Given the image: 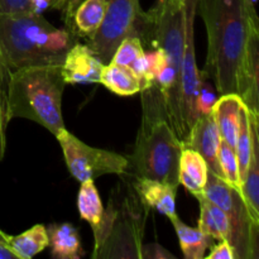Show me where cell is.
I'll return each mask as SVG.
<instances>
[{"label":"cell","mask_w":259,"mask_h":259,"mask_svg":"<svg viewBox=\"0 0 259 259\" xmlns=\"http://www.w3.org/2000/svg\"><path fill=\"white\" fill-rule=\"evenodd\" d=\"M66 81L61 66H30L12 71L8 80L10 118L35 121L53 136L65 129L62 95Z\"/></svg>","instance_id":"obj_4"},{"label":"cell","mask_w":259,"mask_h":259,"mask_svg":"<svg viewBox=\"0 0 259 259\" xmlns=\"http://www.w3.org/2000/svg\"><path fill=\"white\" fill-rule=\"evenodd\" d=\"M0 259H18V257L10 250L8 244L0 242Z\"/></svg>","instance_id":"obj_33"},{"label":"cell","mask_w":259,"mask_h":259,"mask_svg":"<svg viewBox=\"0 0 259 259\" xmlns=\"http://www.w3.org/2000/svg\"><path fill=\"white\" fill-rule=\"evenodd\" d=\"M200 205V219L199 229L212 239L225 240L229 243L230 239V225L227 214L224 210L220 209L202 194L197 195Z\"/></svg>","instance_id":"obj_20"},{"label":"cell","mask_w":259,"mask_h":259,"mask_svg":"<svg viewBox=\"0 0 259 259\" xmlns=\"http://www.w3.org/2000/svg\"><path fill=\"white\" fill-rule=\"evenodd\" d=\"M197 2L199 0H182L185 10V43L180 75L179 121L176 129V134L181 141L186 138L189 131L199 118L196 99L202 78L206 76L204 71L197 68L195 55L194 23L197 14Z\"/></svg>","instance_id":"obj_7"},{"label":"cell","mask_w":259,"mask_h":259,"mask_svg":"<svg viewBox=\"0 0 259 259\" xmlns=\"http://www.w3.org/2000/svg\"><path fill=\"white\" fill-rule=\"evenodd\" d=\"M110 62L132 68L141 80V91L151 88L153 83V80L148 73V65H147L143 43L138 37L133 35V37L124 38L114 52Z\"/></svg>","instance_id":"obj_17"},{"label":"cell","mask_w":259,"mask_h":259,"mask_svg":"<svg viewBox=\"0 0 259 259\" xmlns=\"http://www.w3.org/2000/svg\"><path fill=\"white\" fill-rule=\"evenodd\" d=\"M222 141V136L214 120V116L209 113L202 114L196 119L187 133L186 138L181 142L184 148L194 149L201 154L202 158L206 161L207 168L223 179L222 169L218 162V151Z\"/></svg>","instance_id":"obj_11"},{"label":"cell","mask_w":259,"mask_h":259,"mask_svg":"<svg viewBox=\"0 0 259 259\" xmlns=\"http://www.w3.org/2000/svg\"><path fill=\"white\" fill-rule=\"evenodd\" d=\"M197 12L207 33L204 72L220 95L237 93V70L250 30L259 27L255 5L249 0H199Z\"/></svg>","instance_id":"obj_1"},{"label":"cell","mask_w":259,"mask_h":259,"mask_svg":"<svg viewBox=\"0 0 259 259\" xmlns=\"http://www.w3.org/2000/svg\"><path fill=\"white\" fill-rule=\"evenodd\" d=\"M234 151L237 154L238 164H239L240 179L243 181V177L247 172L248 164H249L250 157H252V129H250L249 110L244 104L240 109L239 126H238Z\"/></svg>","instance_id":"obj_25"},{"label":"cell","mask_w":259,"mask_h":259,"mask_svg":"<svg viewBox=\"0 0 259 259\" xmlns=\"http://www.w3.org/2000/svg\"><path fill=\"white\" fill-rule=\"evenodd\" d=\"M182 253L186 259H202L207 247L211 244L212 238L202 233L199 228H192L185 224L179 217L171 219Z\"/></svg>","instance_id":"obj_22"},{"label":"cell","mask_w":259,"mask_h":259,"mask_svg":"<svg viewBox=\"0 0 259 259\" xmlns=\"http://www.w3.org/2000/svg\"><path fill=\"white\" fill-rule=\"evenodd\" d=\"M77 37L68 28H56L40 13L0 14V56L10 72L30 66H61Z\"/></svg>","instance_id":"obj_2"},{"label":"cell","mask_w":259,"mask_h":259,"mask_svg":"<svg viewBox=\"0 0 259 259\" xmlns=\"http://www.w3.org/2000/svg\"><path fill=\"white\" fill-rule=\"evenodd\" d=\"M202 195L227 214L234 259H257L259 224L250 219L240 192L209 169Z\"/></svg>","instance_id":"obj_6"},{"label":"cell","mask_w":259,"mask_h":259,"mask_svg":"<svg viewBox=\"0 0 259 259\" xmlns=\"http://www.w3.org/2000/svg\"><path fill=\"white\" fill-rule=\"evenodd\" d=\"M66 0H34V13H40L47 8H55L62 12Z\"/></svg>","instance_id":"obj_32"},{"label":"cell","mask_w":259,"mask_h":259,"mask_svg":"<svg viewBox=\"0 0 259 259\" xmlns=\"http://www.w3.org/2000/svg\"><path fill=\"white\" fill-rule=\"evenodd\" d=\"M243 101L237 93L223 94L215 101L211 109L214 120L219 128L223 141L234 148L239 126V114Z\"/></svg>","instance_id":"obj_15"},{"label":"cell","mask_w":259,"mask_h":259,"mask_svg":"<svg viewBox=\"0 0 259 259\" xmlns=\"http://www.w3.org/2000/svg\"><path fill=\"white\" fill-rule=\"evenodd\" d=\"M34 12V0H0V14Z\"/></svg>","instance_id":"obj_29"},{"label":"cell","mask_w":259,"mask_h":259,"mask_svg":"<svg viewBox=\"0 0 259 259\" xmlns=\"http://www.w3.org/2000/svg\"><path fill=\"white\" fill-rule=\"evenodd\" d=\"M249 119L252 129V157L243 177L240 195L250 219L259 224V116L249 111Z\"/></svg>","instance_id":"obj_14"},{"label":"cell","mask_w":259,"mask_h":259,"mask_svg":"<svg viewBox=\"0 0 259 259\" xmlns=\"http://www.w3.org/2000/svg\"><path fill=\"white\" fill-rule=\"evenodd\" d=\"M77 209L81 219L90 224L91 229L100 223L104 215V206L94 180L81 182L77 196Z\"/></svg>","instance_id":"obj_24"},{"label":"cell","mask_w":259,"mask_h":259,"mask_svg":"<svg viewBox=\"0 0 259 259\" xmlns=\"http://www.w3.org/2000/svg\"><path fill=\"white\" fill-rule=\"evenodd\" d=\"M143 15L139 0H106L104 20L95 34L88 39V47L106 65L124 38H139Z\"/></svg>","instance_id":"obj_8"},{"label":"cell","mask_w":259,"mask_h":259,"mask_svg":"<svg viewBox=\"0 0 259 259\" xmlns=\"http://www.w3.org/2000/svg\"><path fill=\"white\" fill-rule=\"evenodd\" d=\"M132 186L149 209L162 212L169 220L177 217L176 194L179 186L137 176H133Z\"/></svg>","instance_id":"obj_13"},{"label":"cell","mask_w":259,"mask_h":259,"mask_svg":"<svg viewBox=\"0 0 259 259\" xmlns=\"http://www.w3.org/2000/svg\"><path fill=\"white\" fill-rule=\"evenodd\" d=\"M207 76H205L201 81V85H200L199 95L196 99V108L199 116L202 114H209L211 113V109L214 106L215 101H217V96H215L212 88L206 82Z\"/></svg>","instance_id":"obj_28"},{"label":"cell","mask_w":259,"mask_h":259,"mask_svg":"<svg viewBox=\"0 0 259 259\" xmlns=\"http://www.w3.org/2000/svg\"><path fill=\"white\" fill-rule=\"evenodd\" d=\"M207 164L201 154L190 148H184L180 157L179 181L195 197L202 194L207 179Z\"/></svg>","instance_id":"obj_18"},{"label":"cell","mask_w":259,"mask_h":259,"mask_svg":"<svg viewBox=\"0 0 259 259\" xmlns=\"http://www.w3.org/2000/svg\"><path fill=\"white\" fill-rule=\"evenodd\" d=\"M8 71H9V70H8V68L5 67V65H4V63H3L2 56H0V78H2L3 76H4L5 73L8 72Z\"/></svg>","instance_id":"obj_34"},{"label":"cell","mask_w":259,"mask_h":259,"mask_svg":"<svg viewBox=\"0 0 259 259\" xmlns=\"http://www.w3.org/2000/svg\"><path fill=\"white\" fill-rule=\"evenodd\" d=\"M55 137L62 148L68 171L78 182L95 180L103 175H124L128 172L129 162L125 156L88 146L66 128Z\"/></svg>","instance_id":"obj_9"},{"label":"cell","mask_w":259,"mask_h":259,"mask_svg":"<svg viewBox=\"0 0 259 259\" xmlns=\"http://www.w3.org/2000/svg\"><path fill=\"white\" fill-rule=\"evenodd\" d=\"M249 2H250V3H252V4H254V5H255V4H257V0H249Z\"/></svg>","instance_id":"obj_37"},{"label":"cell","mask_w":259,"mask_h":259,"mask_svg":"<svg viewBox=\"0 0 259 259\" xmlns=\"http://www.w3.org/2000/svg\"><path fill=\"white\" fill-rule=\"evenodd\" d=\"M104 66L88 45L77 40L66 53L61 72L66 83H94L100 81Z\"/></svg>","instance_id":"obj_12"},{"label":"cell","mask_w":259,"mask_h":259,"mask_svg":"<svg viewBox=\"0 0 259 259\" xmlns=\"http://www.w3.org/2000/svg\"><path fill=\"white\" fill-rule=\"evenodd\" d=\"M182 0H158V3H181Z\"/></svg>","instance_id":"obj_36"},{"label":"cell","mask_w":259,"mask_h":259,"mask_svg":"<svg viewBox=\"0 0 259 259\" xmlns=\"http://www.w3.org/2000/svg\"><path fill=\"white\" fill-rule=\"evenodd\" d=\"M259 27L250 30L237 70V94L248 110L259 116Z\"/></svg>","instance_id":"obj_10"},{"label":"cell","mask_w":259,"mask_h":259,"mask_svg":"<svg viewBox=\"0 0 259 259\" xmlns=\"http://www.w3.org/2000/svg\"><path fill=\"white\" fill-rule=\"evenodd\" d=\"M218 162L222 169L223 180L240 192L242 179H240L237 154H235L234 148L225 141H222L220 143L219 151H218Z\"/></svg>","instance_id":"obj_26"},{"label":"cell","mask_w":259,"mask_h":259,"mask_svg":"<svg viewBox=\"0 0 259 259\" xmlns=\"http://www.w3.org/2000/svg\"><path fill=\"white\" fill-rule=\"evenodd\" d=\"M176 259L172 253L164 249L158 243H148V244H142L141 254L139 259Z\"/></svg>","instance_id":"obj_30"},{"label":"cell","mask_w":259,"mask_h":259,"mask_svg":"<svg viewBox=\"0 0 259 259\" xmlns=\"http://www.w3.org/2000/svg\"><path fill=\"white\" fill-rule=\"evenodd\" d=\"M100 83L119 96H132L141 93V80L132 68L109 62L104 66Z\"/></svg>","instance_id":"obj_19"},{"label":"cell","mask_w":259,"mask_h":259,"mask_svg":"<svg viewBox=\"0 0 259 259\" xmlns=\"http://www.w3.org/2000/svg\"><path fill=\"white\" fill-rule=\"evenodd\" d=\"M207 259H234V252H233L232 245L225 240H222L218 245L212 248Z\"/></svg>","instance_id":"obj_31"},{"label":"cell","mask_w":259,"mask_h":259,"mask_svg":"<svg viewBox=\"0 0 259 259\" xmlns=\"http://www.w3.org/2000/svg\"><path fill=\"white\" fill-rule=\"evenodd\" d=\"M106 9V0H82L73 14V28L77 35L86 39L100 28Z\"/></svg>","instance_id":"obj_21"},{"label":"cell","mask_w":259,"mask_h":259,"mask_svg":"<svg viewBox=\"0 0 259 259\" xmlns=\"http://www.w3.org/2000/svg\"><path fill=\"white\" fill-rule=\"evenodd\" d=\"M48 245L56 259H80L85 255L78 230L70 223H55L47 228Z\"/></svg>","instance_id":"obj_16"},{"label":"cell","mask_w":259,"mask_h":259,"mask_svg":"<svg viewBox=\"0 0 259 259\" xmlns=\"http://www.w3.org/2000/svg\"><path fill=\"white\" fill-rule=\"evenodd\" d=\"M149 207L132 185L119 184L113 190L103 219L94 233V259H139Z\"/></svg>","instance_id":"obj_5"},{"label":"cell","mask_w":259,"mask_h":259,"mask_svg":"<svg viewBox=\"0 0 259 259\" xmlns=\"http://www.w3.org/2000/svg\"><path fill=\"white\" fill-rule=\"evenodd\" d=\"M142 123L133 153L128 156V171L133 176L179 186L181 139L167 119L163 98L154 86L142 90Z\"/></svg>","instance_id":"obj_3"},{"label":"cell","mask_w":259,"mask_h":259,"mask_svg":"<svg viewBox=\"0 0 259 259\" xmlns=\"http://www.w3.org/2000/svg\"><path fill=\"white\" fill-rule=\"evenodd\" d=\"M8 71L0 78V161L4 158L5 148H7V128L9 121L12 120L9 111V101H8V80H9Z\"/></svg>","instance_id":"obj_27"},{"label":"cell","mask_w":259,"mask_h":259,"mask_svg":"<svg viewBox=\"0 0 259 259\" xmlns=\"http://www.w3.org/2000/svg\"><path fill=\"white\" fill-rule=\"evenodd\" d=\"M9 237H10V235L5 234L4 232H2V230H0V242H3V243H5V244H8V239H9Z\"/></svg>","instance_id":"obj_35"},{"label":"cell","mask_w":259,"mask_h":259,"mask_svg":"<svg viewBox=\"0 0 259 259\" xmlns=\"http://www.w3.org/2000/svg\"><path fill=\"white\" fill-rule=\"evenodd\" d=\"M8 247L18 259H30L48 247V235L42 224L33 225L30 229L15 237H9Z\"/></svg>","instance_id":"obj_23"}]
</instances>
